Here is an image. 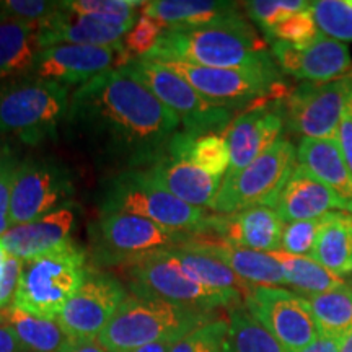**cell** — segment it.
<instances>
[{
  "mask_svg": "<svg viewBox=\"0 0 352 352\" xmlns=\"http://www.w3.org/2000/svg\"><path fill=\"white\" fill-rule=\"evenodd\" d=\"M67 124L131 168H148L168 152L182 121L147 87L114 69L77 87Z\"/></svg>",
  "mask_w": 352,
  "mask_h": 352,
  "instance_id": "1",
  "label": "cell"
},
{
  "mask_svg": "<svg viewBox=\"0 0 352 352\" xmlns=\"http://www.w3.org/2000/svg\"><path fill=\"white\" fill-rule=\"evenodd\" d=\"M144 59L153 63L179 60L214 69H279L267 43L259 38L243 15L196 28L168 26Z\"/></svg>",
  "mask_w": 352,
  "mask_h": 352,
  "instance_id": "2",
  "label": "cell"
},
{
  "mask_svg": "<svg viewBox=\"0 0 352 352\" xmlns=\"http://www.w3.org/2000/svg\"><path fill=\"white\" fill-rule=\"evenodd\" d=\"M215 320L214 311L127 294L96 341L108 352H127L158 341H179Z\"/></svg>",
  "mask_w": 352,
  "mask_h": 352,
  "instance_id": "3",
  "label": "cell"
},
{
  "mask_svg": "<svg viewBox=\"0 0 352 352\" xmlns=\"http://www.w3.org/2000/svg\"><path fill=\"white\" fill-rule=\"evenodd\" d=\"M101 215H138L196 236L212 235L215 215L189 206L157 184L145 170L129 168L109 179L101 197Z\"/></svg>",
  "mask_w": 352,
  "mask_h": 352,
  "instance_id": "4",
  "label": "cell"
},
{
  "mask_svg": "<svg viewBox=\"0 0 352 352\" xmlns=\"http://www.w3.org/2000/svg\"><path fill=\"white\" fill-rule=\"evenodd\" d=\"M87 276V253L69 241L54 252L25 261L12 307L38 318L56 320Z\"/></svg>",
  "mask_w": 352,
  "mask_h": 352,
  "instance_id": "5",
  "label": "cell"
},
{
  "mask_svg": "<svg viewBox=\"0 0 352 352\" xmlns=\"http://www.w3.org/2000/svg\"><path fill=\"white\" fill-rule=\"evenodd\" d=\"M69 87L26 76L0 87V134H15L21 142L38 145L56 138L67 118Z\"/></svg>",
  "mask_w": 352,
  "mask_h": 352,
  "instance_id": "6",
  "label": "cell"
},
{
  "mask_svg": "<svg viewBox=\"0 0 352 352\" xmlns=\"http://www.w3.org/2000/svg\"><path fill=\"white\" fill-rule=\"evenodd\" d=\"M296 168V145L280 138L246 168L232 176H223L210 209L220 215H233L253 208L276 209Z\"/></svg>",
  "mask_w": 352,
  "mask_h": 352,
  "instance_id": "7",
  "label": "cell"
},
{
  "mask_svg": "<svg viewBox=\"0 0 352 352\" xmlns=\"http://www.w3.org/2000/svg\"><path fill=\"white\" fill-rule=\"evenodd\" d=\"M158 64L182 76L209 103L230 111L252 108L270 100H284L290 91L279 69H214L179 60Z\"/></svg>",
  "mask_w": 352,
  "mask_h": 352,
  "instance_id": "8",
  "label": "cell"
},
{
  "mask_svg": "<svg viewBox=\"0 0 352 352\" xmlns=\"http://www.w3.org/2000/svg\"><path fill=\"white\" fill-rule=\"evenodd\" d=\"M122 266L127 267L132 294L139 297L160 298L206 311L220 307H239L241 302L240 297L208 289L192 280L173 256L171 248L144 254Z\"/></svg>",
  "mask_w": 352,
  "mask_h": 352,
  "instance_id": "9",
  "label": "cell"
},
{
  "mask_svg": "<svg viewBox=\"0 0 352 352\" xmlns=\"http://www.w3.org/2000/svg\"><path fill=\"white\" fill-rule=\"evenodd\" d=\"M121 69L147 87L170 111H173L182 121L183 132L186 134L195 138L220 134L232 124L233 113L230 109L209 103L182 76L165 65L138 59Z\"/></svg>",
  "mask_w": 352,
  "mask_h": 352,
  "instance_id": "10",
  "label": "cell"
},
{
  "mask_svg": "<svg viewBox=\"0 0 352 352\" xmlns=\"http://www.w3.org/2000/svg\"><path fill=\"white\" fill-rule=\"evenodd\" d=\"M96 253L108 263L126 264L144 254L186 245L196 239L152 220L129 214H104L91 227Z\"/></svg>",
  "mask_w": 352,
  "mask_h": 352,
  "instance_id": "11",
  "label": "cell"
},
{
  "mask_svg": "<svg viewBox=\"0 0 352 352\" xmlns=\"http://www.w3.org/2000/svg\"><path fill=\"white\" fill-rule=\"evenodd\" d=\"M351 94V72L324 83L302 82L283 100L285 127L302 139L336 140Z\"/></svg>",
  "mask_w": 352,
  "mask_h": 352,
  "instance_id": "12",
  "label": "cell"
},
{
  "mask_svg": "<svg viewBox=\"0 0 352 352\" xmlns=\"http://www.w3.org/2000/svg\"><path fill=\"white\" fill-rule=\"evenodd\" d=\"M74 192V179L63 165L39 158L21 162L12 188V227L23 226L63 209L72 199Z\"/></svg>",
  "mask_w": 352,
  "mask_h": 352,
  "instance_id": "13",
  "label": "cell"
},
{
  "mask_svg": "<svg viewBox=\"0 0 352 352\" xmlns=\"http://www.w3.org/2000/svg\"><path fill=\"white\" fill-rule=\"evenodd\" d=\"M245 307L287 352H300L320 338L310 303L290 290L253 285Z\"/></svg>",
  "mask_w": 352,
  "mask_h": 352,
  "instance_id": "14",
  "label": "cell"
},
{
  "mask_svg": "<svg viewBox=\"0 0 352 352\" xmlns=\"http://www.w3.org/2000/svg\"><path fill=\"white\" fill-rule=\"evenodd\" d=\"M126 289L107 272H88L82 287L65 303L56 321L76 342L94 341L126 298Z\"/></svg>",
  "mask_w": 352,
  "mask_h": 352,
  "instance_id": "15",
  "label": "cell"
},
{
  "mask_svg": "<svg viewBox=\"0 0 352 352\" xmlns=\"http://www.w3.org/2000/svg\"><path fill=\"white\" fill-rule=\"evenodd\" d=\"M132 63L124 47L57 44L39 52L32 76L63 85H83L91 78Z\"/></svg>",
  "mask_w": 352,
  "mask_h": 352,
  "instance_id": "16",
  "label": "cell"
},
{
  "mask_svg": "<svg viewBox=\"0 0 352 352\" xmlns=\"http://www.w3.org/2000/svg\"><path fill=\"white\" fill-rule=\"evenodd\" d=\"M285 127L283 100H270L254 104L239 114L226 131L230 151V166L226 176H232L253 164L276 140Z\"/></svg>",
  "mask_w": 352,
  "mask_h": 352,
  "instance_id": "17",
  "label": "cell"
},
{
  "mask_svg": "<svg viewBox=\"0 0 352 352\" xmlns=\"http://www.w3.org/2000/svg\"><path fill=\"white\" fill-rule=\"evenodd\" d=\"M271 54L280 72L302 82H331L347 76L352 69L346 44L324 34L303 47L274 41L271 43Z\"/></svg>",
  "mask_w": 352,
  "mask_h": 352,
  "instance_id": "18",
  "label": "cell"
},
{
  "mask_svg": "<svg viewBox=\"0 0 352 352\" xmlns=\"http://www.w3.org/2000/svg\"><path fill=\"white\" fill-rule=\"evenodd\" d=\"M276 210L284 223L314 220L333 212L352 214V199L320 183L297 164V168L279 197Z\"/></svg>",
  "mask_w": 352,
  "mask_h": 352,
  "instance_id": "19",
  "label": "cell"
},
{
  "mask_svg": "<svg viewBox=\"0 0 352 352\" xmlns=\"http://www.w3.org/2000/svg\"><path fill=\"white\" fill-rule=\"evenodd\" d=\"M284 222L274 208H253L233 215H215L214 240L253 252L280 250Z\"/></svg>",
  "mask_w": 352,
  "mask_h": 352,
  "instance_id": "20",
  "label": "cell"
},
{
  "mask_svg": "<svg viewBox=\"0 0 352 352\" xmlns=\"http://www.w3.org/2000/svg\"><path fill=\"white\" fill-rule=\"evenodd\" d=\"M76 226V212L70 208L57 209L33 222L15 226L0 236L3 248L21 261L39 258L69 243Z\"/></svg>",
  "mask_w": 352,
  "mask_h": 352,
  "instance_id": "21",
  "label": "cell"
},
{
  "mask_svg": "<svg viewBox=\"0 0 352 352\" xmlns=\"http://www.w3.org/2000/svg\"><path fill=\"white\" fill-rule=\"evenodd\" d=\"M132 26L104 23L95 16H83L60 7L52 19L39 25V41L44 47L57 44L122 47V39Z\"/></svg>",
  "mask_w": 352,
  "mask_h": 352,
  "instance_id": "22",
  "label": "cell"
},
{
  "mask_svg": "<svg viewBox=\"0 0 352 352\" xmlns=\"http://www.w3.org/2000/svg\"><path fill=\"white\" fill-rule=\"evenodd\" d=\"M151 178L170 195L178 197L195 208H210L222 184L223 178H217L197 168L191 162L165 153L155 164L145 168Z\"/></svg>",
  "mask_w": 352,
  "mask_h": 352,
  "instance_id": "23",
  "label": "cell"
},
{
  "mask_svg": "<svg viewBox=\"0 0 352 352\" xmlns=\"http://www.w3.org/2000/svg\"><path fill=\"white\" fill-rule=\"evenodd\" d=\"M243 3L219 0H153L144 2L140 15L151 16L166 26L196 28L243 15Z\"/></svg>",
  "mask_w": 352,
  "mask_h": 352,
  "instance_id": "24",
  "label": "cell"
},
{
  "mask_svg": "<svg viewBox=\"0 0 352 352\" xmlns=\"http://www.w3.org/2000/svg\"><path fill=\"white\" fill-rule=\"evenodd\" d=\"M195 241L206 252L226 263L246 284L267 285V287L285 284L283 266L271 253L253 252V250L240 248V246L228 245L220 240H210L206 236H196Z\"/></svg>",
  "mask_w": 352,
  "mask_h": 352,
  "instance_id": "25",
  "label": "cell"
},
{
  "mask_svg": "<svg viewBox=\"0 0 352 352\" xmlns=\"http://www.w3.org/2000/svg\"><path fill=\"white\" fill-rule=\"evenodd\" d=\"M41 51L38 23L0 20V78L32 76Z\"/></svg>",
  "mask_w": 352,
  "mask_h": 352,
  "instance_id": "26",
  "label": "cell"
},
{
  "mask_svg": "<svg viewBox=\"0 0 352 352\" xmlns=\"http://www.w3.org/2000/svg\"><path fill=\"white\" fill-rule=\"evenodd\" d=\"M173 256L182 264L183 271L204 287L219 290V292L232 294L245 300L253 285L246 284L233 272L226 263L220 261L214 254L201 248L195 240L186 245L171 248Z\"/></svg>",
  "mask_w": 352,
  "mask_h": 352,
  "instance_id": "27",
  "label": "cell"
},
{
  "mask_svg": "<svg viewBox=\"0 0 352 352\" xmlns=\"http://www.w3.org/2000/svg\"><path fill=\"white\" fill-rule=\"evenodd\" d=\"M297 164L320 183L352 199V175L338 140L302 139L297 147Z\"/></svg>",
  "mask_w": 352,
  "mask_h": 352,
  "instance_id": "28",
  "label": "cell"
},
{
  "mask_svg": "<svg viewBox=\"0 0 352 352\" xmlns=\"http://www.w3.org/2000/svg\"><path fill=\"white\" fill-rule=\"evenodd\" d=\"M0 320L10 324L26 352H65L77 344L56 320L38 318L12 305L0 314Z\"/></svg>",
  "mask_w": 352,
  "mask_h": 352,
  "instance_id": "29",
  "label": "cell"
},
{
  "mask_svg": "<svg viewBox=\"0 0 352 352\" xmlns=\"http://www.w3.org/2000/svg\"><path fill=\"white\" fill-rule=\"evenodd\" d=\"M311 258L336 276L352 274V214L327 215Z\"/></svg>",
  "mask_w": 352,
  "mask_h": 352,
  "instance_id": "30",
  "label": "cell"
},
{
  "mask_svg": "<svg viewBox=\"0 0 352 352\" xmlns=\"http://www.w3.org/2000/svg\"><path fill=\"white\" fill-rule=\"evenodd\" d=\"M168 155L184 158L206 173L223 178L230 166V151L226 135L206 134L195 138L179 131L171 139Z\"/></svg>",
  "mask_w": 352,
  "mask_h": 352,
  "instance_id": "31",
  "label": "cell"
},
{
  "mask_svg": "<svg viewBox=\"0 0 352 352\" xmlns=\"http://www.w3.org/2000/svg\"><path fill=\"white\" fill-rule=\"evenodd\" d=\"M320 336L344 340L352 333V289L342 285L316 296H307Z\"/></svg>",
  "mask_w": 352,
  "mask_h": 352,
  "instance_id": "32",
  "label": "cell"
},
{
  "mask_svg": "<svg viewBox=\"0 0 352 352\" xmlns=\"http://www.w3.org/2000/svg\"><path fill=\"white\" fill-rule=\"evenodd\" d=\"M283 266L285 274V284L292 285L298 292L305 296H316L329 290L340 289L346 285L344 277L336 276L334 272L321 266L314 258L294 256L280 250L271 253Z\"/></svg>",
  "mask_w": 352,
  "mask_h": 352,
  "instance_id": "33",
  "label": "cell"
},
{
  "mask_svg": "<svg viewBox=\"0 0 352 352\" xmlns=\"http://www.w3.org/2000/svg\"><path fill=\"white\" fill-rule=\"evenodd\" d=\"M222 352H287L246 307L230 308L228 331Z\"/></svg>",
  "mask_w": 352,
  "mask_h": 352,
  "instance_id": "34",
  "label": "cell"
},
{
  "mask_svg": "<svg viewBox=\"0 0 352 352\" xmlns=\"http://www.w3.org/2000/svg\"><path fill=\"white\" fill-rule=\"evenodd\" d=\"M144 2L140 0H64V10L83 16H95L104 23L135 25V15Z\"/></svg>",
  "mask_w": 352,
  "mask_h": 352,
  "instance_id": "35",
  "label": "cell"
},
{
  "mask_svg": "<svg viewBox=\"0 0 352 352\" xmlns=\"http://www.w3.org/2000/svg\"><path fill=\"white\" fill-rule=\"evenodd\" d=\"M310 12L320 33L336 41H352V0H315Z\"/></svg>",
  "mask_w": 352,
  "mask_h": 352,
  "instance_id": "36",
  "label": "cell"
},
{
  "mask_svg": "<svg viewBox=\"0 0 352 352\" xmlns=\"http://www.w3.org/2000/svg\"><path fill=\"white\" fill-rule=\"evenodd\" d=\"M308 7L310 2L305 0H253L243 3V10L263 30L264 34L270 33L290 15L307 10Z\"/></svg>",
  "mask_w": 352,
  "mask_h": 352,
  "instance_id": "37",
  "label": "cell"
},
{
  "mask_svg": "<svg viewBox=\"0 0 352 352\" xmlns=\"http://www.w3.org/2000/svg\"><path fill=\"white\" fill-rule=\"evenodd\" d=\"M324 220H327V215L314 220L284 223L283 236H280V252L294 254V256L311 258Z\"/></svg>",
  "mask_w": 352,
  "mask_h": 352,
  "instance_id": "38",
  "label": "cell"
},
{
  "mask_svg": "<svg viewBox=\"0 0 352 352\" xmlns=\"http://www.w3.org/2000/svg\"><path fill=\"white\" fill-rule=\"evenodd\" d=\"M320 34L321 33L315 23L314 15H311L310 8H307V10L294 13L289 19L280 21L266 36L271 43L283 41L292 44V46L303 47L307 44L314 43Z\"/></svg>",
  "mask_w": 352,
  "mask_h": 352,
  "instance_id": "39",
  "label": "cell"
},
{
  "mask_svg": "<svg viewBox=\"0 0 352 352\" xmlns=\"http://www.w3.org/2000/svg\"><path fill=\"white\" fill-rule=\"evenodd\" d=\"M166 30H168V26L162 21L140 15V19H138L135 25L122 39V47H124L126 54L132 60L144 59L155 47L158 39L164 36Z\"/></svg>",
  "mask_w": 352,
  "mask_h": 352,
  "instance_id": "40",
  "label": "cell"
},
{
  "mask_svg": "<svg viewBox=\"0 0 352 352\" xmlns=\"http://www.w3.org/2000/svg\"><path fill=\"white\" fill-rule=\"evenodd\" d=\"M227 331V321H210L176 341L170 352H222Z\"/></svg>",
  "mask_w": 352,
  "mask_h": 352,
  "instance_id": "41",
  "label": "cell"
},
{
  "mask_svg": "<svg viewBox=\"0 0 352 352\" xmlns=\"http://www.w3.org/2000/svg\"><path fill=\"white\" fill-rule=\"evenodd\" d=\"M60 10V2L46 0H0V20H20L41 25Z\"/></svg>",
  "mask_w": 352,
  "mask_h": 352,
  "instance_id": "42",
  "label": "cell"
},
{
  "mask_svg": "<svg viewBox=\"0 0 352 352\" xmlns=\"http://www.w3.org/2000/svg\"><path fill=\"white\" fill-rule=\"evenodd\" d=\"M19 162L8 148H0V236L12 228L10 197Z\"/></svg>",
  "mask_w": 352,
  "mask_h": 352,
  "instance_id": "43",
  "label": "cell"
},
{
  "mask_svg": "<svg viewBox=\"0 0 352 352\" xmlns=\"http://www.w3.org/2000/svg\"><path fill=\"white\" fill-rule=\"evenodd\" d=\"M338 145H340L342 157L352 175V101L351 94L349 98L346 101L344 113H342V120L340 124V131H338Z\"/></svg>",
  "mask_w": 352,
  "mask_h": 352,
  "instance_id": "44",
  "label": "cell"
},
{
  "mask_svg": "<svg viewBox=\"0 0 352 352\" xmlns=\"http://www.w3.org/2000/svg\"><path fill=\"white\" fill-rule=\"evenodd\" d=\"M0 352H26L10 324L0 320Z\"/></svg>",
  "mask_w": 352,
  "mask_h": 352,
  "instance_id": "45",
  "label": "cell"
},
{
  "mask_svg": "<svg viewBox=\"0 0 352 352\" xmlns=\"http://www.w3.org/2000/svg\"><path fill=\"white\" fill-rule=\"evenodd\" d=\"M342 344V340H334V338H324L320 336L315 342L307 346L305 349L300 352H340Z\"/></svg>",
  "mask_w": 352,
  "mask_h": 352,
  "instance_id": "46",
  "label": "cell"
},
{
  "mask_svg": "<svg viewBox=\"0 0 352 352\" xmlns=\"http://www.w3.org/2000/svg\"><path fill=\"white\" fill-rule=\"evenodd\" d=\"M175 342L176 341H158V342H152V344L140 346L138 349H132L127 352H170Z\"/></svg>",
  "mask_w": 352,
  "mask_h": 352,
  "instance_id": "47",
  "label": "cell"
},
{
  "mask_svg": "<svg viewBox=\"0 0 352 352\" xmlns=\"http://www.w3.org/2000/svg\"><path fill=\"white\" fill-rule=\"evenodd\" d=\"M65 352H108V351L104 349V347L101 346L98 341L94 340V341L77 342V344H74L69 351H65Z\"/></svg>",
  "mask_w": 352,
  "mask_h": 352,
  "instance_id": "48",
  "label": "cell"
},
{
  "mask_svg": "<svg viewBox=\"0 0 352 352\" xmlns=\"http://www.w3.org/2000/svg\"><path fill=\"white\" fill-rule=\"evenodd\" d=\"M340 352H352V333L342 340Z\"/></svg>",
  "mask_w": 352,
  "mask_h": 352,
  "instance_id": "49",
  "label": "cell"
},
{
  "mask_svg": "<svg viewBox=\"0 0 352 352\" xmlns=\"http://www.w3.org/2000/svg\"><path fill=\"white\" fill-rule=\"evenodd\" d=\"M8 256H10V254L7 253V250L3 248L2 241H0V272H2V270H3V264H6V261L8 259Z\"/></svg>",
  "mask_w": 352,
  "mask_h": 352,
  "instance_id": "50",
  "label": "cell"
},
{
  "mask_svg": "<svg viewBox=\"0 0 352 352\" xmlns=\"http://www.w3.org/2000/svg\"><path fill=\"white\" fill-rule=\"evenodd\" d=\"M351 101H352V69H351Z\"/></svg>",
  "mask_w": 352,
  "mask_h": 352,
  "instance_id": "51",
  "label": "cell"
}]
</instances>
